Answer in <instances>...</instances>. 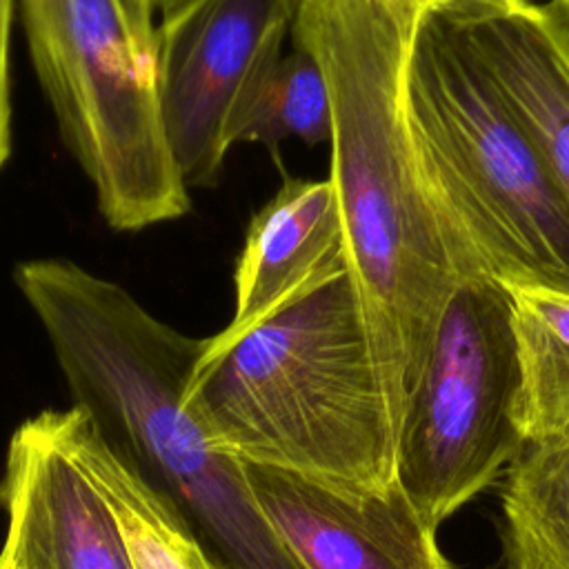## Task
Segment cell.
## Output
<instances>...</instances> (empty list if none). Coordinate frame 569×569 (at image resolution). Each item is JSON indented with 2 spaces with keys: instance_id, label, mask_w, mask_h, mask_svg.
Here are the masks:
<instances>
[{
  "instance_id": "cell-1",
  "label": "cell",
  "mask_w": 569,
  "mask_h": 569,
  "mask_svg": "<svg viewBox=\"0 0 569 569\" xmlns=\"http://www.w3.org/2000/svg\"><path fill=\"white\" fill-rule=\"evenodd\" d=\"M422 9L405 0H300L291 36L331 100V173L349 276L371 336L407 389L462 280L433 207L407 109Z\"/></svg>"
},
{
  "instance_id": "cell-6",
  "label": "cell",
  "mask_w": 569,
  "mask_h": 569,
  "mask_svg": "<svg viewBox=\"0 0 569 569\" xmlns=\"http://www.w3.org/2000/svg\"><path fill=\"white\" fill-rule=\"evenodd\" d=\"M511 296L489 278H462L407 389L396 480L438 529L507 471L525 438Z\"/></svg>"
},
{
  "instance_id": "cell-10",
  "label": "cell",
  "mask_w": 569,
  "mask_h": 569,
  "mask_svg": "<svg viewBox=\"0 0 569 569\" xmlns=\"http://www.w3.org/2000/svg\"><path fill=\"white\" fill-rule=\"evenodd\" d=\"M449 9L569 207V36L556 13L529 0H469Z\"/></svg>"
},
{
  "instance_id": "cell-15",
  "label": "cell",
  "mask_w": 569,
  "mask_h": 569,
  "mask_svg": "<svg viewBox=\"0 0 569 569\" xmlns=\"http://www.w3.org/2000/svg\"><path fill=\"white\" fill-rule=\"evenodd\" d=\"M331 140V100L320 64L300 47L280 56L258 84L238 127L236 142H260L278 151L284 140Z\"/></svg>"
},
{
  "instance_id": "cell-7",
  "label": "cell",
  "mask_w": 569,
  "mask_h": 569,
  "mask_svg": "<svg viewBox=\"0 0 569 569\" xmlns=\"http://www.w3.org/2000/svg\"><path fill=\"white\" fill-rule=\"evenodd\" d=\"M298 7L300 0H189L156 27L158 111L187 189L218 182L236 127L282 56Z\"/></svg>"
},
{
  "instance_id": "cell-9",
  "label": "cell",
  "mask_w": 569,
  "mask_h": 569,
  "mask_svg": "<svg viewBox=\"0 0 569 569\" xmlns=\"http://www.w3.org/2000/svg\"><path fill=\"white\" fill-rule=\"evenodd\" d=\"M0 507V558L16 569H133L113 511L62 449L44 411L9 440Z\"/></svg>"
},
{
  "instance_id": "cell-18",
  "label": "cell",
  "mask_w": 569,
  "mask_h": 569,
  "mask_svg": "<svg viewBox=\"0 0 569 569\" xmlns=\"http://www.w3.org/2000/svg\"><path fill=\"white\" fill-rule=\"evenodd\" d=\"M547 4H549L551 11L556 13V18H558V22L562 24L565 33L569 36V0H549Z\"/></svg>"
},
{
  "instance_id": "cell-20",
  "label": "cell",
  "mask_w": 569,
  "mask_h": 569,
  "mask_svg": "<svg viewBox=\"0 0 569 569\" xmlns=\"http://www.w3.org/2000/svg\"><path fill=\"white\" fill-rule=\"evenodd\" d=\"M0 569H16L13 565H9L4 558H0Z\"/></svg>"
},
{
  "instance_id": "cell-2",
  "label": "cell",
  "mask_w": 569,
  "mask_h": 569,
  "mask_svg": "<svg viewBox=\"0 0 569 569\" xmlns=\"http://www.w3.org/2000/svg\"><path fill=\"white\" fill-rule=\"evenodd\" d=\"M13 280L71 389L109 445L224 569H300L260 516L240 460L216 449L182 405L207 345L149 313L127 289L71 260H29Z\"/></svg>"
},
{
  "instance_id": "cell-13",
  "label": "cell",
  "mask_w": 569,
  "mask_h": 569,
  "mask_svg": "<svg viewBox=\"0 0 569 569\" xmlns=\"http://www.w3.org/2000/svg\"><path fill=\"white\" fill-rule=\"evenodd\" d=\"M520 373L516 418L525 442L569 440V293L507 287Z\"/></svg>"
},
{
  "instance_id": "cell-14",
  "label": "cell",
  "mask_w": 569,
  "mask_h": 569,
  "mask_svg": "<svg viewBox=\"0 0 569 569\" xmlns=\"http://www.w3.org/2000/svg\"><path fill=\"white\" fill-rule=\"evenodd\" d=\"M509 569H569V440L525 442L505 471Z\"/></svg>"
},
{
  "instance_id": "cell-3",
  "label": "cell",
  "mask_w": 569,
  "mask_h": 569,
  "mask_svg": "<svg viewBox=\"0 0 569 569\" xmlns=\"http://www.w3.org/2000/svg\"><path fill=\"white\" fill-rule=\"evenodd\" d=\"M182 405L238 460L353 493L396 482L405 385L371 336L349 269L231 340L207 338Z\"/></svg>"
},
{
  "instance_id": "cell-11",
  "label": "cell",
  "mask_w": 569,
  "mask_h": 569,
  "mask_svg": "<svg viewBox=\"0 0 569 569\" xmlns=\"http://www.w3.org/2000/svg\"><path fill=\"white\" fill-rule=\"evenodd\" d=\"M342 269L345 236L331 180L287 178L251 218L233 271V313L216 338L244 333Z\"/></svg>"
},
{
  "instance_id": "cell-12",
  "label": "cell",
  "mask_w": 569,
  "mask_h": 569,
  "mask_svg": "<svg viewBox=\"0 0 569 569\" xmlns=\"http://www.w3.org/2000/svg\"><path fill=\"white\" fill-rule=\"evenodd\" d=\"M44 416L62 449L113 511L133 569H224L178 511L109 445L84 407Z\"/></svg>"
},
{
  "instance_id": "cell-5",
  "label": "cell",
  "mask_w": 569,
  "mask_h": 569,
  "mask_svg": "<svg viewBox=\"0 0 569 569\" xmlns=\"http://www.w3.org/2000/svg\"><path fill=\"white\" fill-rule=\"evenodd\" d=\"M60 136L109 227L140 231L189 211L164 140L153 44L127 0H18Z\"/></svg>"
},
{
  "instance_id": "cell-4",
  "label": "cell",
  "mask_w": 569,
  "mask_h": 569,
  "mask_svg": "<svg viewBox=\"0 0 569 569\" xmlns=\"http://www.w3.org/2000/svg\"><path fill=\"white\" fill-rule=\"evenodd\" d=\"M407 109L460 276L569 293V207L449 7L418 18Z\"/></svg>"
},
{
  "instance_id": "cell-16",
  "label": "cell",
  "mask_w": 569,
  "mask_h": 569,
  "mask_svg": "<svg viewBox=\"0 0 569 569\" xmlns=\"http://www.w3.org/2000/svg\"><path fill=\"white\" fill-rule=\"evenodd\" d=\"M13 0H0V167L11 156V84H9V40Z\"/></svg>"
},
{
  "instance_id": "cell-19",
  "label": "cell",
  "mask_w": 569,
  "mask_h": 569,
  "mask_svg": "<svg viewBox=\"0 0 569 569\" xmlns=\"http://www.w3.org/2000/svg\"><path fill=\"white\" fill-rule=\"evenodd\" d=\"M407 4L416 7V9H438V7H449V4H458V2H469V0H405Z\"/></svg>"
},
{
  "instance_id": "cell-17",
  "label": "cell",
  "mask_w": 569,
  "mask_h": 569,
  "mask_svg": "<svg viewBox=\"0 0 569 569\" xmlns=\"http://www.w3.org/2000/svg\"><path fill=\"white\" fill-rule=\"evenodd\" d=\"M129 2V9L142 31V36L153 44V51H156V22L153 18L160 16L167 18L171 16L173 11H178L182 4H187L189 0H127Z\"/></svg>"
},
{
  "instance_id": "cell-8",
  "label": "cell",
  "mask_w": 569,
  "mask_h": 569,
  "mask_svg": "<svg viewBox=\"0 0 569 569\" xmlns=\"http://www.w3.org/2000/svg\"><path fill=\"white\" fill-rule=\"evenodd\" d=\"M251 498L300 569H453L398 480L353 493L240 460Z\"/></svg>"
}]
</instances>
